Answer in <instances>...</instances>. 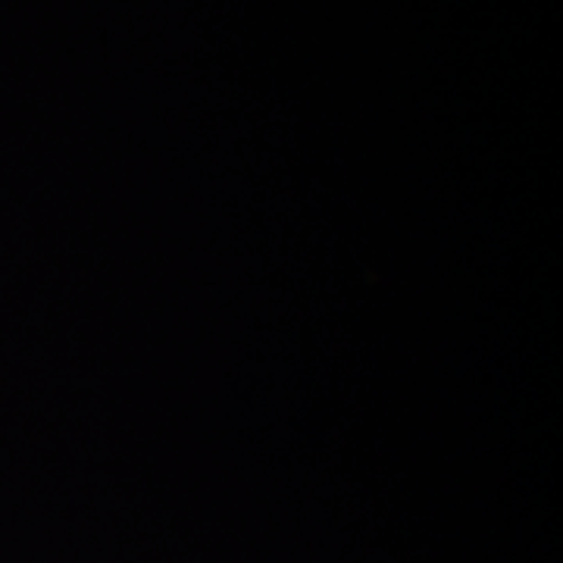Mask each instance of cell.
I'll return each mask as SVG.
<instances>
[]
</instances>
